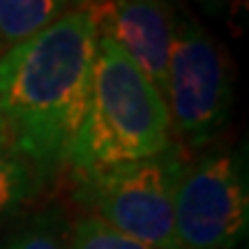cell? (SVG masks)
<instances>
[{"label": "cell", "mask_w": 249, "mask_h": 249, "mask_svg": "<svg viewBox=\"0 0 249 249\" xmlns=\"http://www.w3.org/2000/svg\"><path fill=\"white\" fill-rule=\"evenodd\" d=\"M97 37L92 9L81 7L0 53V111L12 148L39 178L67 164L88 107Z\"/></svg>", "instance_id": "cell-1"}, {"label": "cell", "mask_w": 249, "mask_h": 249, "mask_svg": "<svg viewBox=\"0 0 249 249\" xmlns=\"http://www.w3.org/2000/svg\"><path fill=\"white\" fill-rule=\"evenodd\" d=\"M169 145L173 136L164 97L116 42L99 35L88 107L67 164L74 171L116 166Z\"/></svg>", "instance_id": "cell-2"}, {"label": "cell", "mask_w": 249, "mask_h": 249, "mask_svg": "<svg viewBox=\"0 0 249 249\" xmlns=\"http://www.w3.org/2000/svg\"><path fill=\"white\" fill-rule=\"evenodd\" d=\"M182 145L173 143L145 160L76 171V198L92 217L155 249H180L173 201L185 169Z\"/></svg>", "instance_id": "cell-3"}, {"label": "cell", "mask_w": 249, "mask_h": 249, "mask_svg": "<svg viewBox=\"0 0 249 249\" xmlns=\"http://www.w3.org/2000/svg\"><path fill=\"white\" fill-rule=\"evenodd\" d=\"M171 136L178 145L201 148L229 123L233 76L222 46L187 9H176L166 95Z\"/></svg>", "instance_id": "cell-4"}, {"label": "cell", "mask_w": 249, "mask_h": 249, "mask_svg": "<svg viewBox=\"0 0 249 249\" xmlns=\"http://www.w3.org/2000/svg\"><path fill=\"white\" fill-rule=\"evenodd\" d=\"M173 226L180 249H235L247 238L249 187L238 152H208L185 164Z\"/></svg>", "instance_id": "cell-5"}, {"label": "cell", "mask_w": 249, "mask_h": 249, "mask_svg": "<svg viewBox=\"0 0 249 249\" xmlns=\"http://www.w3.org/2000/svg\"><path fill=\"white\" fill-rule=\"evenodd\" d=\"M90 9L95 14L99 35L116 42L164 97L171 44H173V23H176L173 2L107 0Z\"/></svg>", "instance_id": "cell-6"}, {"label": "cell", "mask_w": 249, "mask_h": 249, "mask_svg": "<svg viewBox=\"0 0 249 249\" xmlns=\"http://www.w3.org/2000/svg\"><path fill=\"white\" fill-rule=\"evenodd\" d=\"M70 9V0H0V53L30 39Z\"/></svg>", "instance_id": "cell-7"}, {"label": "cell", "mask_w": 249, "mask_h": 249, "mask_svg": "<svg viewBox=\"0 0 249 249\" xmlns=\"http://www.w3.org/2000/svg\"><path fill=\"white\" fill-rule=\"evenodd\" d=\"M39 173L21 155L0 150V219L33 201L39 189Z\"/></svg>", "instance_id": "cell-8"}, {"label": "cell", "mask_w": 249, "mask_h": 249, "mask_svg": "<svg viewBox=\"0 0 249 249\" xmlns=\"http://www.w3.org/2000/svg\"><path fill=\"white\" fill-rule=\"evenodd\" d=\"M2 249H70V226L60 210H44L28 219Z\"/></svg>", "instance_id": "cell-9"}, {"label": "cell", "mask_w": 249, "mask_h": 249, "mask_svg": "<svg viewBox=\"0 0 249 249\" xmlns=\"http://www.w3.org/2000/svg\"><path fill=\"white\" fill-rule=\"evenodd\" d=\"M70 249H155L86 214L70 229Z\"/></svg>", "instance_id": "cell-10"}, {"label": "cell", "mask_w": 249, "mask_h": 249, "mask_svg": "<svg viewBox=\"0 0 249 249\" xmlns=\"http://www.w3.org/2000/svg\"><path fill=\"white\" fill-rule=\"evenodd\" d=\"M0 150H12V136H9V127L5 123V116H2V111H0Z\"/></svg>", "instance_id": "cell-11"}, {"label": "cell", "mask_w": 249, "mask_h": 249, "mask_svg": "<svg viewBox=\"0 0 249 249\" xmlns=\"http://www.w3.org/2000/svg\"><path fill=\"white\" fill-rule=\"evenodd\" d=\"M102 2H107V0H70L71 9H81V7H97Z\"/></svg>", "instance_id": "cell-12"}]
</instances>
